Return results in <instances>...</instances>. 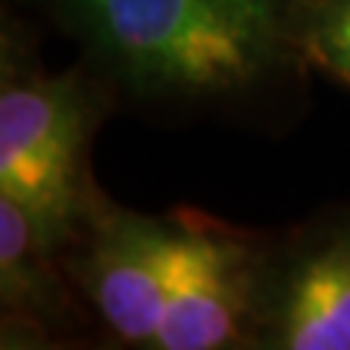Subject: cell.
<instances>
[{
	"instance_id": "6da1fadb",
	"label": "cell",
	"mask_w": 350,
	"mask_h": 350,
	"mask_svg": "<svg viewBox=\"0 0 350 350\" xmlns=\"http://www.w3.org/2000/svg\"><path fill=\"white\" fill-rule=\"evenodd\" d=\"M50 6L105 82L152 103L245 96L295 59L280 0H50Z\"/></svg>"
},
{
	"instance_id": "7a4b0ae2",
	"label": "cell",
	"mask_w": 350,
	"mask_h": 350,
	"mask_svg": "<svg viewBox=\"0 0 350 350\" xmlns=\"http://www.w3.org/2000/svg\"><path fill=\"white\" fill-rule=\"evenodd\" d=\"M103 100L82 73L21 68L6 53L0 85V193L68 251L108 204L91 178Z\"/></svg>"
},
{
	"instance_id": "3957f363",
	"label": "cell",
	"mask_w": 350,
	"mask_h": 350,
	"mask_svg": "<svg viewBox=\"0 0 350 350\" xmlns=\"http://www.w3.org/2000/svg\"><path fill=\"white\" fill-rule=\"evenodd\" d=\"M170 222L155 350L251 347L266 243L202 211H172Z\"/></svg>"
},
{
	"instance_id": "277c9868",
	"label": "cell",
	"mask_w": 350,
	"mask_h": 350,
	"mask_svg": "<svg viewBox=\"0 0 350 350\" xmlns=\"http://www.w3.org/2000/svg\"><path fill=\"white\" fill-rule=\"evenodd\" d=\"M251 347L350 350V211L266 243Z\"/></svg>"
},
{
	"instance_id": "5b68a950",
	"label": "cell",
	"mask_w": 350,
	"mask_h": 350,
	"mask_svg": "<svg viewBox=\"0 0 350 350\" xmlns=\"http://www.w3.org/2000/svg\"><path fill=\"white\" fill-rule=\"evenodd\" d=\"M170 231V213L146 216L108 202L64 254L79 298L129 347L155 350L167 298Z\"/></svg>"
},
{
	"instance_id": "8992f818",
	"label": "cell",
	"mask_w": 350,
	"mask_h": 350,
	"mask_svg": "<svg viewBox=\"0 0 350 350\" xmlns=\"http://www.w3.org/2000/svg\"><path fill=\"white\" fill-rule=\"evenodd\" d=\"M64 254L24 207L0 193V301L3 327L12 324L3 338L21 333L44 338L70 321L79 289Z\"/></svg>"
},
{
	"instance_id": "52a82bcc",
	"label": "cell",
	"mask_w": 350,
	"mask_h": 350,
	"mask_svg": "<svg viewBox=\"0 0 350 350\" xmlns=\"http://www.w3.org/2000/svg\"><path fill=\"white\" fill-rule=\"evenodd\" d=\"M286 29L295 59L350 88V0H289Z\"/></svg>"
}]
</instances>
